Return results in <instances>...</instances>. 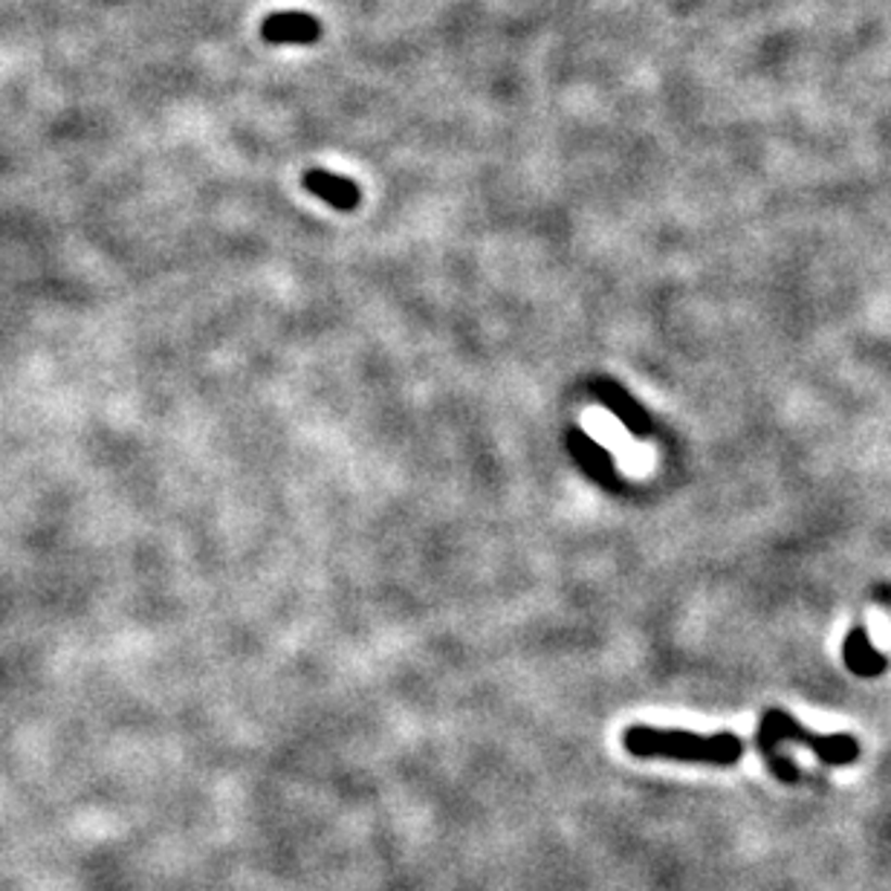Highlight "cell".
I'll return each instance as SVG.
<instances>
[{
	"instance_id": "4",
	"label": "cell",
	"mask_w": 891,
	"mask_h": 891,
	"mask_svg": "<svg viewBox=\"0 0 891 891\" xmlns=\"http://www.w3.org/2000/svg\"><path fill=\"white\" fill-rule=\"evenodd\" d=\"M269 43H313L319 38V21L307 12H276L260 26Z\"/></svg>"
},
{
	"instance_id": "3",
	"label": "cell",
	"mask_w": 891,
	"mask_h": 891,
	"mask_svg": "<svg viewBox=\"0 0 891 891\" xmlns=\"http://www.w3.org/2000/svg\"><path fill=\"white\" fill-rule=\"evenodd\" d=\"M302 186L310 191L313 198L324 200L328 206L339 208V212H354V208L359 206V200H362L359 186H356L354 180L339 177V174L333 171H324V168H310V171H304Z\"/></svg>"
},
{
	"instance_id": "2",
	"label": "cell",
	"mask_w": 891,
	"mask_h": 891,
	"mask_svg": "<svg viewBox=\"0 0 891 891\" xmlns=\"http://www.w3.org/2000/svg\"><path fill=\"white\" fill-rule=\"evenodd\" d=\"M781 741H799V744H805L807 750H814L825 764H833V767L857 762L860 755V744L851 736H816V733H807L799 721H793L790 715H785V712H764L762 729H759V747H762L764 759L771 762V771L776 773L781 781H788V785L799 781V771L793 767L790 759L779 755V750H776Z\"/></svg>"
},
{
	"instance_id": "1",
	"label": "cell",
	"mask_w": 891,
	"mask_h": 891,
	"mask_svg": "<svg viewBox=\"0 0 891 891\" xmlns=\"http://www.w3.org/2000/svg\"><path fill=\"white\" fill-rule=\"evenodd\" d=\"M623 747L634 759H669V762L715 764V767H733L744 755L741 741L729 733L703 738L686 729H654L646 724L625 729Z\"/></svg>"
}]
</instances>
